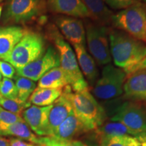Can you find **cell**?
Here are the masks:
<instances>
[{"label": "cell", "instance_id": "cell-1", "mask_svg": "<svg viewBox=\"0 0 146 146\" xmlns=\"http://www.w3.org/2000/svg\"><path fill=\"white\" fill-rule=\"evenodd\" d=\"M110 54L114 64L126 72L146 56V43L118 29L109 31Z\"/></svg>", "mask_w": 146, "mask_h": 146}, {"label": "cell", "instance_id": "cell-2", "mask_svg": "<svg viewBox=\"0 0 146 146\" xmlns=\"http://www.w3.org/2000/svg\"><path fill=\"white\" fill-rule=\"evenodd\" d=\"M62 93L70 102L72 111L89 131L96 130L103 125L107 116L105 110L96 101L89 89L73 91L70 85Z\"/></svg>", "mask_w": 146, "mask_h": 146}, {"label": "cell", "instance_id": "cell-3", "mask_svg": "<svg viewBox=\"0 0 146 146\" xmlns=\"http://www.w3.org/2000/svg\"><path fill=\"white\" fill-rule=\"evenodd\" d=\"M49 35L59 54L60 67L68 76L72 90L76 92L88 89V83L80 70L75 53L70 43L55 27L49 30Z\"/></svg>", "mask_w": 146, "mask_h": 146}, {"label": "cell", "instance_id": "cell-4", "mask_svg": "<svg viewBox=\"0 0 146 146\" xmlns=\"http://www.w3.org/2000/svg\"><path fill=\"white\" fill-rule=\"evenodd\" d=\"M115 28L146 43V4L139 2L113 14Z\"/></svg>", "mask_w": 146, "mask_h": 146}, {"label": "cell", "instance_id": "cell-5", "mask_svg": "<svg viewBox=\"0 0 146 146\" xmlns=\"http://www.w3.org/2000/svg\"><path fill=\"white\" fill-rule=\"evenodd\" d=\"M45 40L41 35L27 31L5 62L19 69L41 57L45 52Z\"/></svg>", "mask_w": 146, "mask_h": 146}, {"label": "cell", "instance_id": "cell-6", "mask_svg": "<svg viewBox=\"0 0 146 146\" xmlns=\"http://www.w3.org/2000/svg\"><path fill=\"white\" fill-rule=\"evenodd\" d=\"M127 74L123 69L110 63L102 69L100 77L94 85L93 94L98 99L108 100L123 94Z\"/></svg>", "mask_w": 146, "mask_h": 146}, {"label": "cell", "instance_id": "cell-7", "mask_svg": "<svg viewBox=\"0 0 146 146\" xmlns=\"http://www.w3.org/2000/svg\"><path fill=\"white\" fill-rule=\"evenodd\" d=\"M85 28L89 53L99 65L108 64L112 61L108 29L90 22L86 23Z\"/></svg>", "mask_w": 146, "mask_h": 146}, {"label": "cell", "instance_id": "cell-8", "mask_svg": "<svg viewBox=\"0 0 146 146\" xmlns=\"http://www.w3.org/2000/svg\"><path fill=\"white\" fill-rule=\"evenodd\" d=\"M111 120L126 126L135 137L146 136V111L136 102H125L118 106Z\"/></svg>", "mask_w": 146, "mask_h": 146}, {"label": "cell", "instance_id": "cell-9", "mask_svg": "<svg viewBox=\"0 0 146 146\" xmlns=\"http://www.w3.org/2000/svg\"><path fill=\"white\" fill-rule=\"evenodd\" d=\"M45 8V0H7L3 12L5 23H27L40 15Z\"/></svg>", "mask_w": 146, "mask_h": 146}, {"label": "cell", "instance_id": "cell-10", "mask_svg": "<svg viewBox=\"0 0 146 146\" xmlns=\"http://www.w3.org/2000/svg\"><path fill=\"white\" fill-rule=\"evenodd\" d=\"M60 66V57L56 47L50 46L44 54L38 59L23 67L16 69V75L38 81L52 69Z\"/></svg>", "mask_w": 146, "mask_h": 146}, {"label": "cell", "instance_id": "cell-11", "mask_svg": "<svg viewBox=\"0 0 146 146\" xmlns=\"http://www.w3.org/2000/svg\"><path fill=\"white\" fill-rule=\"evenodd\" d=\"M56 24L62 35L71 44L86 45L85 28L81 20L62 16L56 18Z\"/></svg>", "mask_w": 146, "mask_h": 146}, {"label": "cell", "instance_id": "cell-12", "mask_svg": "<svg viewBox=\"0 0 146 146\" xmlns=\"http://www.w3.org/2000/svg\"><path fill=\"white\" fill-rule=\"evenodd\" d=\"M52 105L48 106H31L22 113L24 121L37 135L49 136L48 117Z\"/></svg>", "mask_w": 146, "mask_h": 146}, {"label": "cell", "instance_id": "cell-13", "mask_svg": "<svg viewBox=\"0 0 146 146\" xmlns=\"http://www.w3.org/2000/svg\"><path fill=\"white\" fill-rule=\"evenodd\" d=\"M123 92L128 99L146 104V69L136 70L127 75Z\"/></svg>", "mask_w": 146, "mask_h": 146}, {"label": "cell", "instance_id": "cell-14", "mask_svg": "<svg viewBox=\"0 0 146 146\" xmlns=\"http://www.w3.org/2000/svg\"><path fill=\"white\" fill-rule=\"evenodd\" d=\"M72 112L70 102L64 94H62L52 104L48 117L49 136L52 137L58 127Z\"/></svg>", "mask_w": 146, "mask_h": 146}, {"label": "cell", "instance_id": "cell-15", "mask_svg": "<svg viewBox=\"0 0 146 146\" xmlns=\"http://www.w3.org/2000/svg\"><path fill=\"white\" fill-rule=\"evenodd\" d=\"M47 5L54 13L76 18H91L90 13L81 0H48Z\"/></svg>", "mask_w": 146, "mask_h": 146}, {"label": "cell", "instance_id": "cell-16", "mask_svg": "<svg viewBox=\"0 0 146 146\" xmlns=\"http://www.w3.org/2000/svg\"><path fill=\"white\" fill-rule=\"evenodd\" d=\"M27 31L21 27L0 28V59L6 61L16 44Z\"/></svg>", "mask_w": 146, "mask_h": 146}, {"label": "cell", "instance_id": "cell-17", "mask_svg": "<svg viewBox=\"0 0 146 146\" xmlns=\"http://www.w3.org/2000/svg\"><path fill=\"white\" fill-rule=\"evenodd\" d=\"M76 60L83 75L86 78L87 83L95 85L99 78V72L95 61L90 54L87 52L85 45H72Z\"/></svg>", "mask_w": 146, "mask_h": 146}, {"label": "cell", "instance_id": "cell-18", "mask_svg": "<svg viewBox=\"0 0 146 146\" xmlns=\"http://www.w3.org/2000/svg\"><path fill=\"white\" fill-rule=\"evenodd\" d=\"M89 131L73 111L62 122L52 137L60 141H70L74 137Z\"/></svg>", "mask_w": 146, "mask_h": 146}, {"label": "cell", "instance_id": "cell-19", "mask_svg": "<svg viewBox=\"0 0 146 146\" xmlns=\"http://www.w3.org/2000/svg\"><path fill=\"white\" fill-rule=\"evenodd\" d=\"M0 136H14L37 145H41V137L35 135L25 121L0 126Z\"/></svg>", "mask_w": 146, "mask_h": 146}, {"label": "cell", "instance_id": "cell-20", "mask_svg": "<svg viewBox=\"0 0 146 146\" xmlns=\"http://www.w3.org/2000/svg\"><path fill=\"white\" fill-rule=\"evenodd\" d=\"M69 85L68 76L60 66L48 71L38 82V87L41 88L63 89Z\"/></svg>", "mask_w": 146, "mask_h": 146}, {"label": "cell", "instance_id": "cell-21", "mask_svg": "<svg viewBox=\"0 0 146 146\" xmlns=\"http://www.w3.org/2000/svg\"><path fill=\"white\" fill-rule=\"evenodd\" d=\"M91 16V18L104 25L111 22L114 13L104 0H81Z\"/></svg>", "mask_w": 146, "mask_h": 146}, {"label": "cell", "instance_id": "cell-22", "mask_svg": "<svg viewBox=\"0 0 146 146\" xmlns=\"http://www.w3.org/2000/svg\"><path fill=\"white\" fill-rule=\"evenodd\" d=\"M63 89H50L36 87L29 99L31 104L37 106L52 105L62 94Z\"/></svg>", "mask_w": 146, "mask_h": 146}, {"label": "cell", "instance_id": "cell-23", "mask_svg": "<svg viewBox=\"0 0 146 146\" xmlns=\"http://www.w3.org/2000/svg\"><path fill=\"white\" fill-rule=\"evenodd\" d=\"M96 135L98 140L100 139L112 136H133L135 137L132 131L128 128L118 122L108 123L102 125L101 127L96 129Z\"/></svg>", "mask_w": 146, "mask_h": 146}, {"label": "cell", "instance_id": "cell-24", "mask_svg": "<svg viewBox=\"0 0 146 146\" xmlns=\"http://www.w3.org/2000/svg\"><path fill=\"white\" fill-rule=\"evenodd\" d=\"M15 85L17 89L18 99L21 102H27L35 89L36 83L29 78L16 75L14 76Z\"/></svg>", "mask_w": 146, "mask_h": 146}, {"label": "cell", "instance_id": "cell-25", "mask_svg": "<svg viewBox=\"0 0 146 146\" xmlns=\"http://www.w3.org/2000/svg\"><path fill=\"white\" fill-rule=\"evenodd\" d=\"M100 146H141L139 137L112 136L99 139Z\"/></svg>", "mask_w": 146, "mask_h": 146}, {"label": "cell", "instance_id": "cell-26", "mask_svg": "<svg viewBox=\"0 0 146 146\" xmlns=\"http://www.w3.org/2000/svg\"><path fill=\"white\" fill-rule=\"evenodd\" d=\"M31 104L29 101L27 102H23L18 99H8L0 95V107L14 114H21L25 109L31 106Z\"/></svg>", "mask_w": 146, "mask_h": 146}, {"label": "cell", "instance_id": "cell-27", "mask_svg": "<svg viewBox=\"0 0 146 146\" xmlns=\"http://www.w3.org/2000/svg\"><path fill=\"white\" fill-rule=\"evenodd\" d=\"M0 95L11 100L18 99V93L15 83L12 79L3 77L0 81Z\"/></svg>", "mask_w": 146, "mask_h": 146}, {"label": "cell", "instance_id": "cell-28", "mask_svg": "<svg viewBox=\"0 0 146 146\" xmlns=\"http://www.w3.org/2000/svg\"><path fill=\"white\" fill-rule=\"evenodd\" d=\"M41 139V146H89L79 141H60L52 137H43Z\"/></svg>", "mask_w": 146, "mask_h": 146}, {"label": "cell", "instance_id": "cell-29", "mask_svg": "<svg viewBox=\"0 0 146 146\" xmlns=\"http://www.w3.org/2000/svg\"><path fill=\"white\" fill-rule=\"evenodd\" d=\"M19 121H24L21 114L10 112L0 107V126L11 125Z\"/></svg>", "mask_w": 146, "mask_h": 146}, {"label": "cell", "instance_id": "cell-30", "mask_svg": "<svg viewBox=\"0 0 146 146\" xmlns=\"http://www.w3.org/2000/svg\"><path fill=\"white\" fill-rule=\"evenodd\" d=\"M105 3L114 10H123L136 3L141 2L142 0H104Z\"/></svg>", "mask_w": 146, "mask_h": 146}, {"label": "cell", "instance_id": "cell-31", "mask_svg": "<svg viewBox=\"0 0 146 146\" xmlns=\"http://www.w3.org/2000/svg\"><path fill=\"white\" fill-rule=\"evenodd\" d=\"M0 73L3 77L11 79L14 77L16 69L10 63L0 60Z\"/></svg>", "mask_w": 146, "mask_h": 146}, {"label": "cell", "instance_id": "cell-32", "mask_svg": "<svg viewBox=\"0 0 146 146\" xmlns=\"http://www.w3.org/2000/svg\"><path fill=\"white\" fill-rule=\"evenodd\" d=\"M8 140L9 143H10V146H41L35 145L33 143H29L27 142L24 141L23 139L18 138L12 137Z\"/></svg>", "mask_w": 146, "mask_h": 146}, {"label": "cell", "instance_id": "cell-33", "mask_svg": "<svg viewBox=\"0 0 146 146\" xmlns=\"http://www.w3.org/2000/svg\"><path fill=\"white\" fill-rule=\"evenodd\" d=\"M141 69H146V56L139 64H138L137 65L135 66L133 68H131V69H129V70H127V72H126V74H127V75H128V74L135 72V71L141 70Z\"/></svg>", "mask_w": 146, "mask_h": 146}, {"label": "cell", "instance_id": "cell-34", "mask_svg": "<svg viewBox=\"0 0 146 146\" xmlns=\"http://www.w3.org/2000/svg\"><path fill=\"white\" fill-rule=\"evenodd\" d=\"M0 146H10L9 140L0 136Z\"/></svg>", "mask_w": 146, "mask_h": 146}, {"label": "cell", "instance_id": "cell-35", "mask_svg": "<svg viewBox=\"0 0 146 146\" xmlns=\"http://www.w3.org/2000/svg\"><path fill=\"white\" fill-rule=\"evenodd\" d=\"M2 11H3V6L1 5H0V18H1V14H2Z\"/></svg>", "mask_w": 146, "mask_h": 146}, {"label": "cell", "instance_id": "cell-36", "mask_svg": "<svg viewBox=\"0 0 146 146\" xmlns=\"http://www.w3.org/2000/svg\"><path fill=\"white\" fill-rule=\"evenodd\" d=\"M1 79H2V75H1V74L0 73V81H1Z\"/></svg>", "mask_w": 146, "mask_h": 146}, {"label": "cell", "instance_id": "cell-37", "mask_svg": "<svg viewBox=\"0 0 146 146\" xmlns=\"http://www.w3.org/2000/svg\"><path fill=\"white\" fill-rule=\"evenodd\" d=\"M144 3H145V4H146V0H143Z\"/></svg>", "mask_w": 146, "mask_h": 146}]
</instances>
